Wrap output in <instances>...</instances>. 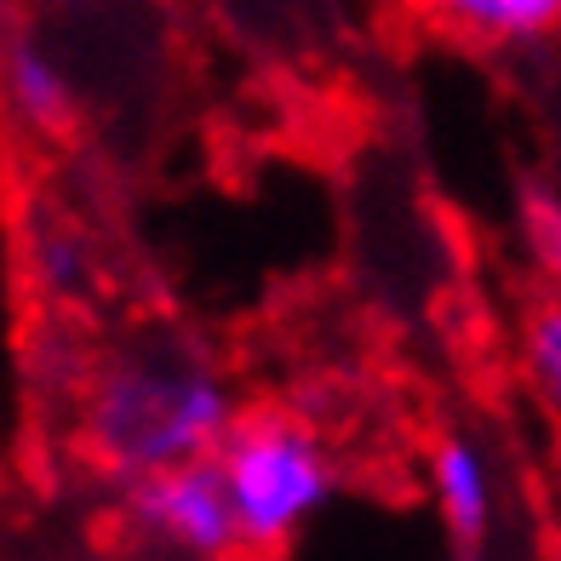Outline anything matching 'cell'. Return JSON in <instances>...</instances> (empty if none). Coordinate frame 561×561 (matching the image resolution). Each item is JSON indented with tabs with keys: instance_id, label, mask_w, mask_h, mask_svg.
Listing matches in <instances>:
<instances>
[{
	"instance_id": "obj_1",
	"label": "cell",
	"mask_w": 561,
	"mask_h": 561,
	"mask_svg": "<svg viewBox=\"0 0 561 561\" xmlns=\"http://www.w3.org/2000/svg\"><path fill=\"white\" fill-rule=\"evenodd\" d=\"M236 419L241 396L207 350L178 333H138L87 373L75 442L98 476L126 488L149 470L213 458Z\"/></svg>"
},
{
	"instance_id": "obj_2",
	"label": "cell",
	"mask_w": 561,
	"mask_h": 561,
	"mask_svg": "<svg viewBox=\"0 0 561 561\" xmlns=\"http://www.w3.org/2000/svg\"><path fill=\"white\" fill-rule=\"evenodd\" d=\"M213 458L224 470L229 504H236L241 545L252 556L287 550L339 493V465L327 442L280 407L241 413Z\"/></svg>"
},
{
	"instance_id": "obj_3",
	"label": "cell",
	"mask_w": 561,
	"mask_h": 561,
	"mask_svg": "<svg viewBox=\"0 0 561 561\" xmlns=\"http://www.w3.org/2000/svg\"><path fill=\"white\" fill-rule=\"evenodd\" d=\"M121 522L138 545H156L167 556L224 561L241 556V522L229 504L218 458H190V465L149 470L121 488Z\"/></svg>"
},
{
	"instance_id": "obj_4",
	"label": "cell",
	"mask_w": 561,
	"mask_h": 561,
	"mask_svg": "<svg viewBox=\"0 0 561 561\" xmlns=\"http://www.w3.org/2000/svg\"><path fill=\"white\" fill-rule=\"evenodd\" d=\"M424 476H430V504H436L447 539L465 556L488 550L499 533V470L481 436L442 430L424 453Z\"/></svg>"
},
{
	"instance_id": "obj_5",
	"label": "cell",
	"mask_w": 561,
	"mask_h": 561,
	"mask_svg": "<svg viewBox=\"0 0 561 561\" xmlns=\"http://www.w3.org/2000/svg\"><path fill=\"white\" fill-rule=\"evenodd\" d=\"M23 275H30V287L53 304H81L98 287V252L87 241V229L64 207L35 201V207L23 213Z\"/></svg>"
},
{
	"instance_id": "obj_6",
	"label": "cell",
	"mask_w": 561,
	"mask_h": 561,
	"mask_svg": "<svg viewBox=\"0 0 561 561\" xmlns=\"http://www.w3.org/2000/svg\"><path fill=\"white\" fill-rule=\"evenodd\" d=\"M0 104L35 133H64L75 121V75L35 35L0 41Z\"/></svg>"
},
{
	"instance_id": "obj_7",
	"label": "cell",
	"mask_w": 561,
	"mask_h": 561,
	"mask_svg": "<svg viewBox=\"0 0 561 561\" xmlns=\"http://www.w3.org/2000/svg\"><path fill=\"white\" fill-rule=\"evenodd\" d=\"M413 7L488 46H522L561 30V0H413Z\"/></svg>"
},
{
	"instance_id": "obj_8",
	"label": "cell",
	"mask_w": 561,
	"mask_h": 561,
	"mask_svg": "<svg viewBox=\"0 0 561 561\" xmlns=\"http://www.w3.org/2000/svg\"><path fill=\"white\" fill-rule=\"evenodd\" d=\"M516 367H522L527 396L550 413V424H561V293L539 298V304L522 316Z\"/></svg>"
},
{
	"instance_id": "obj_9",
	"label": "cell",
	"mask_w": 561,
	"mask_h": 561,
	"mask_svg": "<svg viewBox=\"0 0 561 561\" xmlns=\"http://www.w3.org/2000/svg\"><path fill=\"white\" fill-rule=\"evenodd\" d=\"M522 247L545 275H561V195L533 190L522 201Z\"/></svg>"
},
{
	"instance_id": "obj_10",
	"label": "cell",
	"mask_w": 561,
	"mask_h": 561,
	"mask_svg": "<svg viewBox=\"0 0 561 561\" xmlns=\"http://www.w3.org/2000/svg\"><path fill=\"white\" fill-rule=\"evenodd\" d=\"M545 504H550V516L561 522V424H556V442L545 453Z\"/></svg>"
}]
</instances>
